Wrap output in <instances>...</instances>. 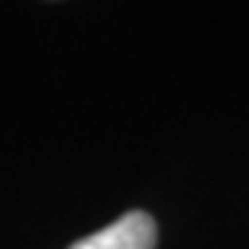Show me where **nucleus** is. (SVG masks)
<instances>
[{"label": "nucleus", "instance_id": "f257e3e1", "mask_svg": "<svg viewBox=\"0 0 249 249\" xmlns=\"http://www.w3.org/2000/svg\"><path fill=\"white\" fill-rule=\"evenodd\" d=\"M156 220L146 211H129L104 230L78 240L71 249H156Z\"/></svg>", "mask_w": 249, "mask_h": 249}]
</instances>
